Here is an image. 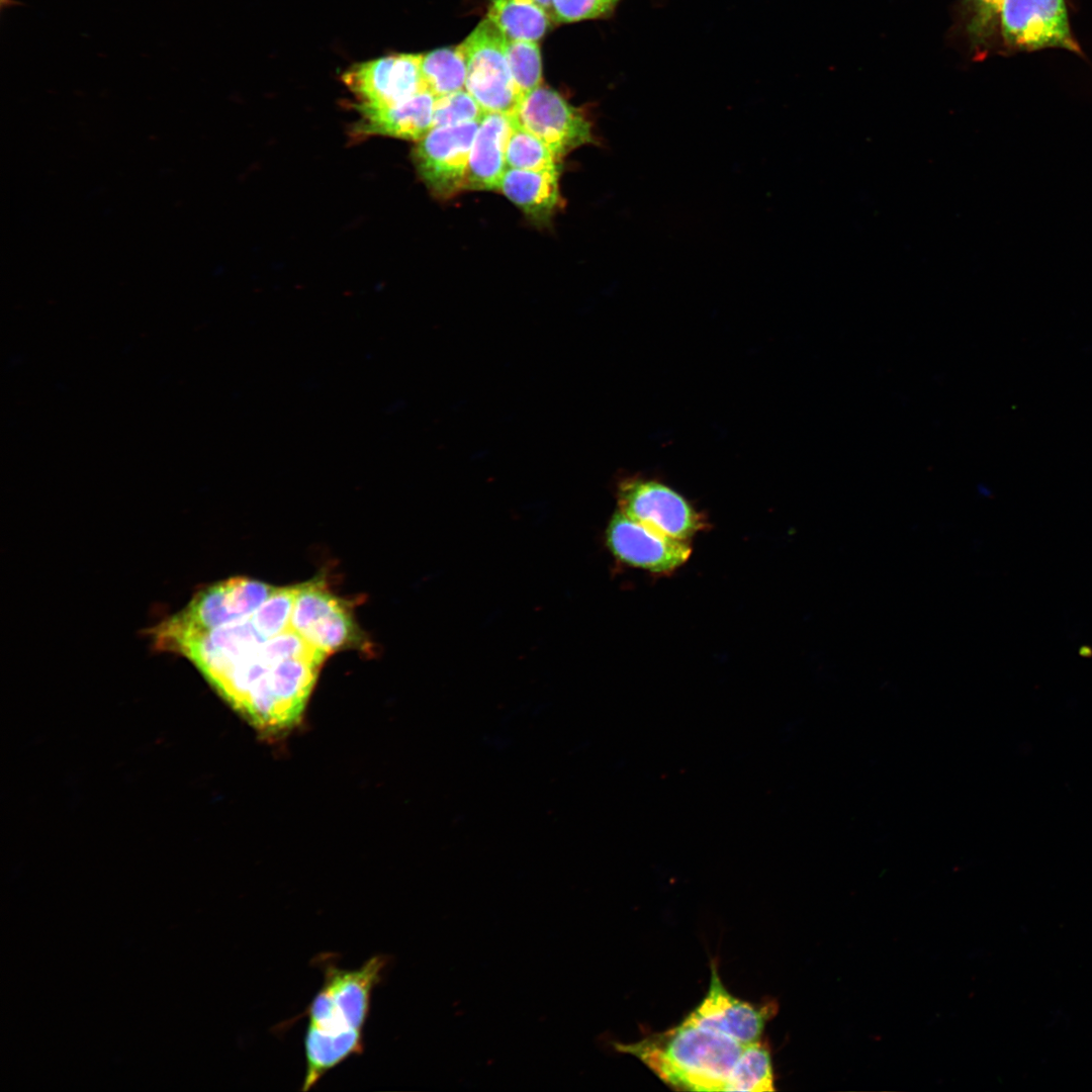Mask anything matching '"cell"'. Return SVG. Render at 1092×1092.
Returning <instances> with one entry per match:
<instances>
[{
  "instance_id": "cell-2",
  "label": "cell",
  "mask_w": 1092,
  "mask_h": 1092,
  "mask_svg": "<svg viewBox=\"0 0 1092 1092\" xmlns=\"http://www.w3.org/2000/svg\"><path fill=\"white\" fill-rule=\"evenodd\" d=\"M744 1045L686 1019L640 1041L614 1043L618 1052L638 1058L664 1083L690 1091H725Z\"/></svg>"
},
{
  "instance_id": "cell-1",
  "label": "cell",
  "mask_w": 1092,
  "mask_h": 1092,
  "mask_svg": "<svg viewBox=\"0 0 1092 1092\" xmlns=\"http://www.w3.org/2000/svg\"><path fill=\"white\" fill-rule=\"evenodd\" d=\"M324 984L304 1014L306 1071L301 1091L311 1089L331 1069L364 1051L363 1029L371 995L383 979L389 957L376 954L359 969L345 970L326 956L315 959Z\"/></svg>"
},
{
  "instance_id": "cell-10",
  "label": "cell",
  "mask_w": 1092,
  "mask_h": 1092,
  "mask_svg": "<svg viewBox=\"0 0 1092 1092\" xmlns=\"http://www.w3.org/2000/svg\"><path fill=\"white\" fill-rule=\"evenodd\" d=\"M606 534L607 545L618 559L651 572L671 571L691 555L687 541L654 531L620 511L611 519Z\"/></svg>"
},
{
  "instance_id": "cell-12",
  "label": "cell",
  "mask_w": 1092,
  "mask_h": 1092,
  "mask_svg": "<svg viewBox=\"0 0 1092 1092\" xmlns=\"http://www.w3.org/2000/svg\"><path fill=\"white\" fill-rule=\"evenodd\" d=\"M776 1011L771 1004L754 1006L732 996L712 965L709 990L686 1020L722 1032L741 1044L759 1040L765 1022Z\"/></svg>"
},
{
  "instance_id": "cell-22",
  "label": "cell",
  "mask_w": 1092,
  "mask_h": 1092,
  "mask_svg": "<svg viewBox=\"0 0 1092 1092\" xmlns=\"http://www.w3.org/2000/svg\"><path fill=\"white\" fill-rule=\"evenodd\" d=\"M1004 0H965L966 28L974 48L983 50L1000 27Z\"/></svg>"
},
{
  "instance_id": "cell-4",
  "label": "cell",
  "mask_w": 1092,
  "mask_h": 1092,
  "mask_svg": "<svg viewBox=\"0 0 1092 1092\" xmlns=\"http://www.w3.org/2000/svg\"><path fill=\"white\" fill-rule=\"evenodd\" d=\"M467 69L465 90L483 112L513 114L521 101L507 59V38L482 20L458 47Z\"/></svg>"
},
{
  "instance_id": "cell-9",
  "label": "cell",
  "mask_w": 1092,
  "mask_h": 1092,
  "mask_svg": "<svg viewBox=\"0 0 1092 1092\" xmlns=\"http://www.w3.org/2000/svg\"><path fill=\"white\" fill-rule=\"evenodd\" d=\"M423 55L397 54L356 64L342 77L360 105L389 106L427 91Z\"/></svg>"
},
{
  "instance_id": "cell-16",
  "label": "cell",
  "mask_w": 1092,
  "mask_h": 1092,
  "mask_svg": "<svg viewBox=\"0 0 1092 1092\" xmlns=\"http://www.w3.org/2000/svg\"><path fill=\"white\" fill-rule=\"evenodd\" d=\"M487 18L509 41H537L549 25V14L532 0H493Z\"/></svg>"
},
{
  "instance_id": "cell-8",
  "label": "cell",
  "mask_w": 1092,
  "mask_h": 1092,
  "mask_svg": "<svg viewBox=\"0 0 1092 1092\" xmlns=\"http://www.w3.org/2000/svg\"><path fill=\"white\" fill-rule=\"evenodd\" d=\"M618 505L628 518L675 539L687 541L704 527L703 518L684 496L655 480H624Z\"/></svg>"
},
{
  "instance_id": "cell-15",
  "label": "cell",
  "mask_w": 1092,
  "mask_h": 1092,
  "mask_svg": "<svg viewBox=\"0 0 1092 1092\" xmlns=\"http://www.w3.org/2000/svg\"><path fill=\"white\" fill-rule=\"evenodd\" d=\"M497 189L538 222L547 221L562 203L559 168L542 171L508 168Z\"/></svg>"
},
{
  "instance_id": "cell-25",
  "label": "cell",
  "mask_w": 1092,
  "mask_h": 1092,
  "mask_svg": "<svg viewBox=\"0 0 1092 1092\" xmlns=\"http://www.w3.org/2000/svg\"><path fill=\"white\" fill-rule=\"evenodd\" d=\"M550 14L552 0H532ZM550 16V15H549Z\"/></svg>"
},
{
  "instance_id": "cell-3",
  "label": "cell",
  "mask_w": 1092,
  "mask_h": 1092,
  "mask_svg": "<svg viewBox=\"0 0 1092 1092\" xmlns=\"http://www.w3.org/2000/svg\"><path fill=\"white\" fill-rule=\"evenodd\" d=\"M290 627L327 656L342 649L368 648L348 602L335 596L318 578L298 584Z\"/></svg>"
},
{
  "instance_id": "cell-5",
  "label": "cell",
  "mask_w": 1092,
  "mask_h": 1092,
  "mask_svg": "<svg viewBox=\"0 0 1092 1092\" xmlns=\"http://www.w3.org/2000/svg\"><path fill=\"white\" fill-rule=\"evenodd\" d=\"M515 122L540 139L560 162L571 151L596 144L592 121L553 89L539 86L522 98Z\"/></svg>"
},
{
  "instance_id": "cell-24",
  "label": "cell",
  "mask_w": 1092,
  "mask_h": 1092,
  "mask_svg": "<svg viewBox=\"0 0 1092 1092\" xmlns=\"http://www.w3.org/2000/svg\"><path fill=\"white\" fill-rule=\"evenodd\" d=\"M619 0H552L550 17L556 22H572L600 17Z\"/></svg>"
},
{
  "instance_id": "cell-13",
  "label": "cell",
  "mask_w": 1092,
  "mask_h": 1092,
  "mask_svg": "<svg viewBox=\"0 0 1092 1092\" xmlns=\"http://www.w3.org/2000/svg\"><path fill=\"white\" fill-rule=\"evenodd\" d=\"M516 122L513 114L485 112L469 154L466 189H497L508 169L506 149Z\"/></svg>"
},
{
  "instance_id": "cell-21",
  "label": "cell",
  "mask_w": 1092,
  "mask_h": 1092,
  "mask_svg": "<svg viewBox=\"0 0 1092 1092\" xmlns=\"http://www.w3.org/2000/svg\"><path fill=\"white\" fill-rule=\"evenodd\" d=\"M507 59L514 84L522 100L541 83L542 65L537 41L507 40Z\"/></svg>"
},
{
  "instance_id": "cell-11",
  "label": "cell",
  "mask_w": 1092,
  "mask_h": 1092,
  "mask_svg": "<svg viewBox=\"0 0 1092 1092\" xmlns=\"http://www.w3.org/2000/svg\"><path fill=\"white\" fill-rule=\"evenodd\" d=\"M274 588L252 578L233 577L200 590L170 618L192 627L216 626L252 615Z\"/></svg>"
},
{
  "instance_id": "cell-7",
  "label": "cell",
  "mask_w": 1092,
  "mask_h": 1092,
  "mask_svg": "<svg viewBox=\"0 0 1092 1092\" xmlns=\"http://www.w3.org/2000/svg\"><path fill=\"white\" fill-rule=\"evenodd\" d=\"M1000 28L1009 50L1058 48L1082 54L1072 35L1064 0H1004Z\"/></svg>"
},
{
  "instance_id": "cell-17",
  "label": "cell",
  "mask_w": 1092,
  "mask_h": 1092,
  "mask_svg": "<svg viewBox=\"0 0 1092 1092\" xmlns=\"http://www.w3.org/2000/svg\"><path fill=\"white\" fill-rule=\"evenodd\" d=\"M421 72L426 90L436 98L465 89L467 69L458 48L423 55Z\"/></svg>"
},
{
  "instance_id": "cell-23",
  "label": "cell",
  "mask_w": 1092,
  "mask_h": 1092,
  "mask_svg": "<svg viewBox=\"0 0 1092 1092\" xmlns=\"http://www.w3.org/2000/svg\"><path fill=\"white\" fill-rule=\"evenodd\" d=\"M483 114L475 99L466 90H460L436 98L433 127L480 121Z\"/></svg>"
},
{
  "instance_id": "cell-18",
  "label": "cell",
  "mask_w": 1092,
  "mask_h": 1092,
  "mask_svg": "<svg viewBox=\"0 0 1092 1092\" xmlns=\"http://www.w3.org/2000/svg\"><path fill=\"white\" fill-rule=\"evenodd\" d=\"M774 1074L769 1051L759 1040L745 1044L737 1060L725 1091H774Z\"/></svg>"
},
{
  "instance_id": "cell-20",
  "label": "cell",
  "mask_w": 1092,
  "mask_h": 1092,
  "mask_svg": "<svg viewBox=\"0 0 1092 1092\" xmlns=\"http://www.w3.org/2000/svg\"><path fill=\"white\" fill-rule=\"evenodd\" d=\"M298 584L275 587L268 599L250 616L255 629L266 639L273 638L290 627Z\"/></svg>"
},
{
  "instance_id": "cell-19",
  "label": "cell",
  "mask_w": 1092,
  "mask_h": 1092,
  "mask_svg": "<svg viewBox=\"0 0 1092 1092\" xmlns=\"http://www.w3.org/2000/svg\"><path fill=\"white\" fill-rule=\"evenodd\" d=\"M508 168L542 171L559 168V161L536 135L519 126L513 129L506 149Z\"/></svg>"
},
{
  "instance_id": "cell-6",
  "label": "cell",
  "mask_w": 1092,
  "mask_h": 1092,
  "mask_svg": "<svg viewBox=\"0 0 1092 1092\" xmlns=\"http://www.w3.org/2000/svg\"><path fill=\"white\" fill-rule=\"evenodd\" d=\"M479 121L434 126L413 152L420 177L439 198H449L466 189L467 168Z\"/></svg>"
},
{
  "instance_id": "cell-14",
  "label": "cell",
  "mask_w": 1092,
  "mask_h": 1092,
  "mask_svg": "<svg viewBox=\"0 0 1092 1092\" xmlns=\"http://www.w3.org/2000/svg\"><path fill=\"white\" fill-rule=\"evenodd\" d=\"M435 100L433 94L423 91L394 105L357 104L361 115L357 130L418 142L433 127Z\"/></svg>"
}]
</instances>
